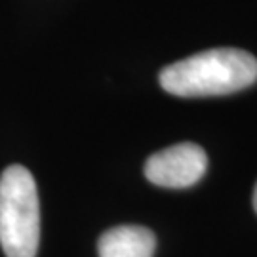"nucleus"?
Segmentation results:
<instances>
[{
    "label": "nucleus",
    "instance_id": "f257e3e1",
    "mask_svg": "<svg viewBox=\"0 0 257 257\" xmlns=\"http://www.w3.org/2000/svg\"><path fill=\"white\" fill-rule=\"evenodd\" d=\"M162 90L177 97L227 95L257 80V59L238 48H213L189 55L160 71Z\"/></svg>",
    "mask_w": 257,
    "mask_h": 257
},
{
    "label": "nucleus",
    "instance_id": "f03ea898",
    "mask_svg": "<svg viewBox=\"0 0 257 257\" xmlns=\"http://www.w3.org/2000/svg\"><path fill=\"white\" fill-rule=\"evenodd\" d=\"M40 202L35 177L19 164L0 175V246L8 257H37Z\"/></svg>",
    "mask_w": 257,
    "mask_h": 257
},
{
    "label": "nucleus",
    "instance_id": "7ed1b4c3",
    "mask_svg": "<svg viewBox=\"0 0 257 257\" xmlns=\"http://www.w3.org/2000/svg\"><path fill=\"white\" fill-rule=\"evenodd\" d=\"M208 156L196 143H177L151 155L145 162V177L166 189H187L206 174Z\"/></svg>",
    "mask_w": 257,
    "mask_h": 257
},
{
    "label": "nucleus",
    "instance_id": "20e7f679",
    "mask_svg": "<svg viewBox=\"0 0 257 257\" xmlns=\"http://www.w3.org/2000/svg\"><path fill=\"white\" fill-rule=\"evenodd\" d=\"M156 238L141 225H120L105 230L97 242L99 257H153Z\"/></svg>",
    "mask_w": 257,
    "mask_h": 257
},
{
    "label": "nucleus",
    "instance_id": "39448f33",
    "mask_svg": "<svg viewBox=\"0 0 257 257\" xmlns=\"http://www.w3.org/2000/svg\"><path fill=\"white\" fill-rule=\"evenodd\" d=\"M253 210H255V213H257V185H255V189H253Z\"/></svg>",
    "mask_w": 257,
    "mask_h": 257
}]
</instances>
